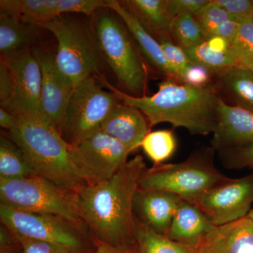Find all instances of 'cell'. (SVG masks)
<instances>
[{"mask_svg": "<svg viewBox=\"0 0 253 253\" xmlns=\"http://www.w3.org/2000/svg\"><path fill=\"white\" fill-rule=\"evenodd\" d=\"M146 169L138 155L111 179L78 191L82 219L95 241L125 250L137 246L134 201Z\"/></svg>", "mask_w": 253, "mask_h": 253, "instance_id": "6da1fadb", "label": "cell"}, {"mask_svg": "<svg viewBox=\"0 0 253 253\" xmlns=\"http://www.w3.org/2000/svg\"><path fill=\"white\" fill-rule=\"evenodd\" d=\"M121 102L141 111L147 118L150 127L168 123L174 127L185 128L190 134L208 135L213 133L217 121V109L221 99L212 84L190 85L172 78L158 84L157 92L151 96H134L104 81Z\"/></svg>", "mask_w": 253, "mask_h": 253, "instance_id": "7a4b0ae2", "label": "cell"}, {"mask_svg": "<svg viewBox=\"0 0 253 253\" xmlns=\"http://www.w3.org/2000/svg\"><path fill=\"white\" fill-rule=\"evenodd\" d=\"M9 136L21 149L38 175L78 192L87 185L73 162L69 144L43 118L18 116Z\"/></svg>", "mask_w": 253, "mask_h": 253, "instance_id": "3957f363", "label": "cell"}, {"mask_svg": "<svg viewBox=\"0 0 253 253\" xmlns=\"http://www.w3.org/2000/svg\"><path fill=\"white\" fill-rule=\"evenodd\" d=\"M94 15L92 32L100 53L116 75L120 86L131 96H144L147 69L126 25L109 8L100 9Z\"/></svg>", "mask_w": 253, "mask_h": 253, "instance_id": "277c9868", "label": "cell"}, {"mask_svg": "<svg viewBox=\"0 0 253 253\" xmlns=\"http://www.w3.org/2000/svg\"><path fill=\"white\" fill-rule=\"evenodd\" d=\"M212 147L194 151L178 163H161L145 169L139 188L168 191L194 203L227 176L216 168Z\"/></svg>", "mask_w": 253, "mask_h": 253, "instance_id": "5b68a950", "label": "cell"}, {"mask_svg": "<svg viewBox=\"0 0 253 253\" xmlns=\"http://www.w3.org/2000/svg\"><path fill=\"white\" fill-rule=\"evenodd\" d=\"M0 201L8 207L58 216L86 228L78 207L77 192L38 174L22 179H0Z\"/></svg>", "mask_w": 253, "mask_h": 253, "instance_id": "8992f818", "label": "cell"}, {"mask_svg": "<svg viewBox=\"0 0 253 253\" xmlns=\"http://www.w3.org/2000/svg\"><path fill=\"white\" fill-rule=\"evenodd\" d=\"M51 32L57 41L55 59L60 71L76 86L91 77H100L99 46L92 31L82 21L59 16L40 26Z\"/></svg>", "mask_w": 253, "mask_h": 253, "instance_id": "52a82bcc", "label": "cell"}, {"mask_svg": "<svg viewBox=\"0 0 253 253\" xmlns=\"http://www.w3.org/2000/svg\"><path fill=\"white\" fill-rule=\"evenodd\" d=\"M0 220L14 236L95 253L96 241L85 227L51 214L21 211L0 205Z\"/></svg>", "mask_w": 253, "mask_h": 253, "instance_id": "ba28073f", "label": "cell"}, {"mask_svg": "<svg viewBox=\"0 0 253 253\" xmlns=\"http://www.w3.org/2000/svg\"><path fill=\"white\" fill-rule=\"evenodd\" d=\"M121 102L112 91L104 90L99 78L91 77L74 86L68 101L60 134L69 145L77 144L101 131Z\"/></svg>", "mask_w": 253, "mask_h": 253, "instance_id": "9c48e42d", "label": "cell"}, {"mask_svg": "<svg viewBox=\"0 0 253 253\" xmlns=\"http://www.w3.org/2000/svg\"><path fill=\"white\" fill-rule=\"evenodd\" d=\"M69 149L87 185L111 179L127 163L131 154L124 144L102 131L77 144L69 145Z\"/></svg>", "mask_w": 253, "mask_h": 253, "instance_id": "30bf717a", "label": "cell"}, {"mask_svg": "<svg viewBox=\"0 0 253 253\" xmlns=\"http://www.w3.org/2000/svg\"><path fill=\"white\" fill-rule=\"evenodd\" d=\"M192 204L215 226L247 217L253 204V172L234 179L227 176Z\"/></svg>", "mask_w": 253, "mask_h": 253, "instance_id": "8fae6325", "label": "cell"}, {"mask_svg": "<svg viewBox=\"0 0 253 253\" xmlns=\"http://www.w3.org/2000/svg\"><path fill=\"white\" fill-rule=\"evenodd\" d=\"M9 68L14 94L8 112L15 117L33 116L43 118L41 110V66L32 49L26 48L1 54Z\"/></svg>", "mask_w": 253, "mask_h": 253, "instance_id": "7c38bea8", "label": "cell"}, {"mask_svg": "<svg viewBox=\"0 0 253 253\" xmlns=\"http://www.w3.org/2000/svg\"><path fill=\"white\" fill-rule=\"evenodd\" d=\"M32 51L41 66L42 114L60 134L65 111L75 86L60 71L52 51L36 47Z\"/></svg>", "mask_w": 253, "mask_h": 253, "instance_id": "4fadbf2b", "label": "cell"}, {"mask_svg": "<svg viewBox=\"0 0 253 253\" xmlns=\"http://www.w3.org/2000/svg\"><path fill=\"white\" fill-rule=\"evenodd\" d=\"M211 141L215 151L253 144V112L219 100L217 121Z\"/></svg>", "mask_w": 253, "mask_h": 253, "instance_id": "5bb4252c", "label": "cell"}, {"mask_svg": "<svg viewBox=\"0 0 253 253\" xmlns=\"http://www.w3.org/2000/svg\"><path fill=\"white\" fill-rule=\"evenodd\" d=\"M181 200L168 191L139 188L134 201V215L153 231L166 235Z\"/></svg>", "mask_w": 253, "mask_h": 253, "instance_id": "9a60e30c", "label": "cell"}, {"mask_svg": "<svg viewBox=\"0 0 253 253\" xmlns=\"http://www.w3.org/2000/svg\"><path fill=\"white\" fill-rule=\"evenodd\" d=\"M150 129L149 121L141 111L120 102L103 124L101 131L117 139L134 153L141 148Z\"/></svg>", "mask_w": 253, "mask_h": 253, "instance_id": "2e32d148", "label": "cell"}, {"mask_svg": "<svg viewBox=\"0 0 253 253\" xmlns=\"http://www.w3.org/2000/svg\"><path fill=\"white\" fill-rule=\"evenodd\" d=\"M200 253H253V225L246 217L216 226L203 239Z\"/></svg>", "mask_w": 253, "mask_h": 253, "instance_id": "e0dca14e", "label": "cell"}, {"mask_svg": "<svg viewBox=\"0 0 253 253\" xmlns=\"http://www.w3.org/2000/svg\"><path fill=\"white\" fill-rule=\"evenodd\" d=\"M108 8L121 18L146 62L160 73L176 80L175 74L163 52L159 42L126 9L120 1L108 0Z\"/></svg>", "mask_w": 253, "mask_h": 253, "instance_id": "ac0fdd59", "label": "cell"}, {"mask_svg": "<svg viewBox=\"0 0 253 253\" xmlns=\"http://www.w3.org/2000/svg\"><path fill=\"white\" fill-rule=\"evenodd\" d=\"M216 226L196 205L181 200L166 235L181 244L198 248Z\"/></svg>", "mask_w": 253, "mask_h": 253, "instance_id": "d6986e66", "label": "cell"}, {"mask_svg": "<svg viewBox=\"0 0 253 253\" xmlns=\"http://www.w3.org/2000/svg\"><path fill=\"white\" fill-rule=\"evenodd\" d=\"M120 2L158 41L171 39L169 29L174 18L169 12L168 0H123Z\"/></svg>", "mask_w": 253, "mask_h": 253, "instance_id": "ffe728a7", "label": "cell"}, {"mask_svg": "<svg viewBox=\"0 0 253 253\" xmlns=\"http://www.w3.org/2000/svg\"><path fill=\"white\" fill-rule=\"evenodd\" d=\"M59 0H1V14L19 16L24 22L40 26L59 17Z\"/></svg>", "mask_w": 253, "mask_h": 253, "instance_id": "44dd1931", "label": "cell"}, {"mask_svg": "<svg viewBox=\"0 0 253 253\" xmlns=\"http://www.w3.org/2000/svg\"><path fill=\"white\" fill-rule=\"evenodd\" d=\"M36 25L24 22L13 14L0 15V51L1 54L29 48L36 38L33 28Z\"/></svg>", "mask_w": 253, "mask_h": 253, "instance_id": "7402d4cb", "label": "cell"}, {"mask_svg": "<svg viewBox=\"0 0 253 253\" xmlns=\"http://www.w3.org/2000/svg\"><path fill=\"white\" fill-rule=\"evenodd\" d=\"M217 76L235 106L253 112V72L237 66Z\"/></svg>", "mask_w": 253, "mask_h": 253, "instance_id": "603a6c76", "label": "cell"}, {"mask_svg": "<svg viewBox=\"0 0 253 253\" xmlns=\"http://www.w3.org/2000/svg\"><path fill=\"white\" fill-rule=\"evenodd\" d=\"M37 174L21 149L9 136L0 138V179H18Z\"/></svg>", "mask_w": 253, "mask_h": 253, "instance_id": "cb8c5ba5", "label": "cell"}, {"mask_svg": "<svg viewBox=\"0 0 253 253\" xmlns=\"http://www.w3.org/2000/svg\"><path fill=\"white\" fill-rule=\"evenodd\" d=\"M136 239L141 253H200L191 247L158 234L136 218Z\"/></svg>", "mask_w": 253, "mask_h": 253, "instance_id": "d4e9b609", "label": "cell"}, {"mask_svg": "<svg viewBox=\"0 0 253 253\" xmlns=\"http://www.w3.org/2000/svg\"><path fill=\"white\" fill-rule=\"evenodd\" d=\"M183 49L193 64L206 68L212 74L218 76L229 68L237 66L230 50H218L210 45L207 41Z\"/></svg>", "mask_w": 253, "mask_h": 253, "instance_id": "484cf974", "label": "cell"}, {"mask_svg": "<svg viewBox=\"0 0 253 253\" xmlns=\"http://www.w3.org/2000/svg\"><path fill=\"white\" fill-rule=\"evenodd\" d=\"M169 36L182 49L199 45L208 41L202 28L195 16L191 14L179 15L173 19Z\"/></svg>", "mask_w": 253, "mask_h": 253, "instance_id": "4316f807", "label": "cell"}, {"mask_svg": "<svg viewBox=\"0 0 253 253\" xmlns=\"http://www.w3.org/2000/svg\"><path fill=\"white\" fill-rule=\"evenodd\" d=\"M141 148L154 165L161 164L174 154L176 137L169 129L150 131L141 143Z\"/></svg>", "mask_w": 253, "mask_h": 253, "instance_id": "83f0119b", "label": "cell"}, {"mask_svg": "<svg viewBox=\"0 0 253 253\" xmlns=\"http://www.w3.org/2000/svg\"><path fill=\"white\" fill-rule=\"evenodd\" d=\"M237 66L253 72V18L239 21V28L229 46Z\"/></svg>", "mask_w": 253, "mask_h": 253, "instance_id": "f1b7e54d", "label": "cell"}, {"mask_svg": "<svg viewBox=\"0 0 253 253\" xmlns=\"http://www.w3.org/2000/svg\"><path fill=\"white\" fill-rule=\"evenodd\" d=\"M208 39L215 36L218 30L230 20L234 19L215 0H211L209 4L195 16Z\"/></svg>", "mask_w": 253, "mask_h": 253, "instance_id": "f546056e", "label": "cell"}, {"mask_svg": "<svg viewBox=\"0 0 253 253\" xmlns=\"http://www.w3.org/2000/svg\"><path fill=\"white\" fill-rule=\"evenodd\" d=\"M221 161L229 169L248 168L253 172V144L219 151Z\"/></svg>", "mask_w": 253, "mask_h": 253, "instance_id": "4dcf8cb0", "label": "cell"}, {"mask_svg": "<svg viewBox=\"0 0 253 253\" xmlns=\"http://www.w3.org/2000/svg\"><path fill=\"white\" fill-rule=\"evenodd\" d=\"M158 42L175 74L176 81L181 82L183 73L193 63L186 56L184 49L173 42L170 38H165Z\"/></svg>", "mask_w": 253, "mask_h": 253, "instance_id": "1f68e13d", "label": "cell"}, {"mask_svg": "<svg viewBox=\"0 0 253 253\" xmlns=\"http://www.w3.org/2000/svg\"><path fill=\"white\" fill-rule=\"evenodd\" d=\"M108 8V0H59V16L66 14L92 16L99 10Z\"/></svg>", "mask_w": 253, "mask_h": 253, "instance_id": "d6a6232c", "label": "cell"}, {"mask_svg": "<svg viewBox=\"0 0 253 253\" xmlns=\"http://www.w3.org/2000/svg\"><path fill=\"white\" fill-rule=\"evenodd\" d=\"M14 236L21 245V253H84L60 245Z\"/></svg>", "mask_w": 253, "mask_h": 253, "instance_id": "836d02e7", "label": "cell"}, {"mask_svg": "<svg viewBox=\"0 0 253 253\" xmlns=\"http://www.w3.org/2000/svg\"><path fill=\"white\" fill-rule=\"evenodd\" d=\"M237 21L253 18V0H215Z\"/></svg>", "mask_w": 253, "mask_h": 253, "instance_id": "e575fe53", "label": "cell"}, {"mask_svg": "<svg viewBox=\"0 0 253 253\" xmlns=\"http://www.w3.org/2000/svg\"><path fill=\"white\" fill-rule=\"evenodd\" d=\"M211 0H168L169 12L174 18L179 15L196 16L209 4Z\"/></svg>", "mask_w": 253, "mask_h": 253, "instance_id": "d590c367", "label": "cell"}, {"mask_svg": "<svg viewBox=\"0 0 253 253\" xmlns=\"http://www.w3.org/2000/svg\"><path fill=\"white\" fill-rule=\"evenodd\" d=\"M14 94V86L9 68L4 60H0V104L1 109L8 111Z\"/></svg>", "mask_w": 253, "mask_h": 253, "instance_id": "8d00e7d4", "label": "cell"}, {"mask_svg": "<svg viewBox=\"0 0 253 253\" xmlns=\"http://www.w3.org/2000/svg\"><path fill=\"white\" fill-rule=\"evenodd\" d=\"M212 73L206 68L192 64L183 73L181 82L196 86L209 85Z\"/></svg>", "mask_w": 253, "mask_h": 253, "instance_id": "74e56055", "label": "cell"}, {"mask_svg": "<svg viewBox=\"0 0 253 253\" xmlns=\"http://www.w3.org/2000/svg\"><path fill=\"white\" fill-rule=\"evenodd\" d=\"M96 250L95 253H141L139 246L131 249H121L113 247L110 245L96 241Z\"/></svg>", "mask_w": 253, "mask_h": 253, "instance_id": "f35d334b", "label": "cell"}, {"mask_svg": "<svg viewBox=\"0 0 253 253\" xmlns=\"http://www.w3.org/2000/svg\"><path fill=\"white\" fill-rule=\"evenodd\" d=\"M17 123V118L6 111V110L0 109V126L7 130H11Z\"/></svg>", "mask_w": 253, "mask_h": 253, "instance_id": "ab89813d", "label": "cell"}, {"mask_svg": "<svg viewBox=\"0 0 253 253\" xmlns=\"http://www.w3.org/2000/svg\"><path fill=\"white\" fill-rule=\"evenodd\" d=\"M0 253H21V245L18 244L16 247L11 249L1 250Z\"/></svg>", "mask_w": 253, "mask_h": 253, "instance_id": "60d3db41", "label": "cell"}, {"mask_svg": "<svg viewBox=\"0 0 253 253\" xmlns=\"http://www.w3.org/2000/svg\"><path fill=\"white\" fill-rule=\"evenodd\" d=\"M247 217L250 220H251V222H252L253 225V208H252V209L251 210V211H250L249 214H248Z\"/></svg>", "mask_w": 253, "mask_h": 253, "instance_id": "b9f144b4", "label": "cell"}]
</instances>
